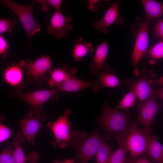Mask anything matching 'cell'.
Instances as JSON below:
<instances>
[{"label": "cell", "mask_w": 163, "mask_h": 163, "mask_svg": "<svg viewBox=\"0 0 163 163\" xmlns=\"http://www.w3.org/2000/svg\"><path fill=\"white\" fill-rule=\"evenodd\" d=\"M130 123L127 112L113 108L104 101L98 123L104 131L106 139H109L111 136L116 140L125 138Z\"/></svg>", "instance_id": "cell-1"}, {"label": "cell", "mask_w": 163, "mask_h": 163, "mask_svg": "<svg viewBox=\"0 0 163 163\" xmlns=\"http://www.w3.org/2000/svg\"><path fill=\"white\" fill-rule=\"evenodd\" d=\"M99 130L95 129L88 136L85 132L71 131L70 145L76 151L75 163H89L95 155L102 142L106 139L104 135L100 133Z\"/></svg>", "instance_id": "cell-2"}, {"label": "cell", "mask_w": 163, "mask_h": 163, "mask_svg": "<svg viewBox=\"0 0 163 163\" xmlns=\"http://www.w3.org/2000/svg\"><path fill=\"white\" fill-rule=\"evenodd\" d=\"M37 3L35 0L30 4L24 5L11 0H0V4L5 6L17 16L26 32L29 43L32 37L41 30L40 24L35 21L33 15V8Z\"/></svg>", "instance_id": "cell-3"}, {"label": "cell", "mask_w": 163, "mask_h": 163, "mask_svg": "<svg viewBox=\"0 0 163 163\" xmlns=\"http://www.w3.org/2000/svg\"><path fill=\"white\" fill-rule=\"evenodd\" d=\"M150 21L146 17H138L132 26V33L135 38L132 56V64L133 66L138 64L149 50Z\"/></svg>", "instance_id": "cell-4"}, {"label": "cell", "mask_w": 163, "mask_h": 163, "mask_svg": "<svg viewBox=\"0 0 163 163\" xmlns=\"http://www.w3.org/2000/svg\"><path fill=\"white\" fill-rule=\"evenodd\" d=\"M153 131L152 128L140 129L134 120L131 122L125 140L132 158H138L145 152Z\"/></svg>", "instance_id": "cell-5"}, {"label": "cell", "mask_w": 163, "mask_h": 163, "mask_svg": "<svg viewBox=\"0 0 163 163\" xmlns=\"http://www.w3.org/2000/svg\"><path fill=\"white\" fill-rule=\"evenodd\" d=\"M71 112V109L68 108L55 122H50L47 124L48 128L51 130L55 136V141L52 143L55 147L64 149L70 145L71 123L68 117Z\"/></svg>", "instance_id": "cell-6"}, {"label": "cell", "mask_w": 163, "mask_h": 163, "mask_svg": "<svg viewBox=\"0 0 163 163\" xmlns=\"http://www.w3.org/2000/svg\"><path fill=\"white\" fill-rule=\"evenodd\" d=\"M139 74L135 79H126L124 82L130 90L135 93L141 103L146 100L152 92V80L157 74L152 69H146L144 67Z\"/></svg>", "instance_id": "cell-7"}, {"label": "cell", "mask_w": 163, "mask_h": 163, "mask_svg": "<svg viewBox=\"0 0 163 163\" xmlns=\"http://www.w3.org/2000/svg\"><path fill=\"white\" fill-rule=\"evenodd\" d=\"M156 89L154 88L149 97L140 104L138 109V114L134 120L138 126L142 125L145 128H151L150 126L160 111L161 106L156 99Z\"/></svg>", "instance_id": "cell-8"}, {"label": "cell", "mask_w": 163, "mask_h": 163, "mask_svg": "<svg viewBox=\"0 0 163 163\" xmlns=\"http://www.w3.org/2000/svg\"><path fill=\"white\" fill-rule=\"evenodd\" d=\"M72 18L64 15L60 10H56L52 15L47 30L54 37L60 39L67 35L72 28Z\"/></svg>", "instance_id": "cell-9"}, {"label": "cell", "mask_w": 163, "mask_h": 163, "mask_svg": "<svg viewBox=\"0 0 163 163\" xmlns=\"http://www.w3.org/2000/svg\"><path fill=\"white\" fill-rule=\"evenodd\" d=\"M119 1H116L106 11L100 19L94 21L93 26L95 30L100 33L106 34L109 28L114 23L118 24L123 22V19L119 15Z\"/></svg>", "instance_id": "cell-10"}, {"label": "cell", "mask_w": 163, "mask_h": 163, "mask_svg": "<svg viewBox=\"0 0 163 163\" xmlns=\"http://www.w3.org/2000/svg\"><path fill=\"white\" fill-rule=\"evenodd\" d=\"M58 92L57 89L44 90L27 93L20 92L18 95L33 108L40 111L45 103L56 96Z\"/></svg>", "instance_id": "cell-11"}, {"label": "cell", "mask_w": 163, "mask_h": 163, "mask_svg": "<svg viewBox=\"0 0 163 163\" xmlns=\"http://www.w3.org/2000/svg\"><path fill=\"white\" fill-rule=\"evenodd\" d=\"M42 126L41 118L39 115L35 116L31 113L20 122V131L27 140L28 143L36 145L35 138Z\"/></svg>", "instance_id": "cell-12"}, {"label": "cell", "mask_w": 163, "mask_h": 163, "mask_svg": "<svg viewBox=\"0 0 163 163\" xmlns=\"http://www.w3.org/2000/svg\"><path fill=\"white\" fill-rule=\"evenodd\" d=\"M75 75H70L62 83L57 89L58 91L76 92L90 88L95 92L98 91L99 88L96 80H83L76 77Z\"/></svg>", "instance_id": "cell-13"}, {"label": "cell", "mask_w": 163, "mask_h": 163, "mask_svg": "<svg viewBox=\"0 0 163 163\" xmlns=\"http://www.w3.org/2000/svg\"><path fill=\"white\" fill-rule=\"evenodd\" d=\"M28 72L35 78L42 77L47 72L52 69L51 58L48 55H44L36 59L26 63L23 62Z\"/></svg>", "instance_id": "cell-14"}, {"label": "cell", "mask_w": 163, "mask_h": 163, "mask_svg": "<svg viewBox=\"0 0 163 163\" xmlns=\"http://www.w3.org/2000/svg\"><path fill=\"white\" fill-rule=\"evenodd\" d=\"M108 51L109 47L106 40L102 42L97 47L93 61L89 65L91 74H99L109 67L105 64Z\"/></svg>", "instance_id": "cell-15"}, {"label": "cell", "mask_w": 163, "mask_h": 163, "mask_svg": "<svg viewBox=\"0 0 163 163\" xmlns=\"http://www.w3.org/2000/svg\"><path fill=\"white\" fill-rule=\"evenodd\" d=\"M51 78L48 84L52 88L55 87L58 88L61 84L69 76L75 75L77 69L75 68H70L66 65H64L61 68H55L50 72Z\"/></svg>", "instance_id": "cell-16"}, {"label": "cell", "mask_w": 163, "mask_h": 163, "mask_svg": "<svg viewBox=\"0 0 163 163\" xmlns=\"http://www.w3.org/2000/svg\"><path fill=\"white\" fill-rule=\"evenodd\" d=\"M158 138L155 135L152 136L146 150V157L151 162L163 163V146L157 140Z\"/></svg>", "instance_id": "cell-17"}, {"label": "cell", "mask_w": 163, "mask_h": 163, "mask_svg": "<svg viewBox=\"0 0 163 163\" xmlns=\"http://www.w3.org/2000/svg\"><path fill=\"white\" fill-rule=\"evenodd\" d=\"M96 81L99 88H115L121 83V80L113 71L110 69V67L100 73Z\"/></svg>", "instance_id": "cell-18"}, {"label": "cell", "mask_w": 163, "mask_h": 163, "mask_svg": "<svg viewBox=\"0 0 163 163\" xmlns=\"http://www.w3.org/2000/svg\"><path fill=\"white\" fill-rule=\"evenodd\" d=\"M141 2L146 14V17L150 21L152 19L160 18L163 14L162 2L153 0H142Z\"/></svg>", "instance_id": "cell-19"}, {"label": "cell", "mask_w": 163, "mask_h": 163, "mask_svg": "<svg viewBox=\"0 0 163 163\" xmlns=\"http://www.w3.org/2000/svg\"><path fill=\"white\" fill-rule=\"evenodd\" d=\"M94 51L91 43L84 41L82 38H79L75 43L72 54L75 60L80 61L88 53Z\"/></svg>", "instance_id": "cell-20"}, {"label": "cell", "mask_w": 163, "mask_h": 163, "mask_svg": "<svg viewBox=\"0 0 163 163\" xmlns=\"http://www.w3.org/2000/svg\"><path fill=\"white\" fill-rule=\"evenodd\" d=\"M25 137L20 131L17 132L16 137L13 139L14 149L13 153L15 163H26L22 143Z\"/></svg>", "instance_id": "cell-21"}, {"label": "cell", "mask_w": 163, "mask_h": 163, "mask_svg": "<svg viewBox=\"0 0 163 163\" xmlns=\"http://www.w3.org/2000/svg\"><path fill=\"white\" fill-rule=\"evenodd\" d=\"M119 146L114 152H113L106 163H124L126 156L128 152L125 140V138L116 140Z\"/></svg>", "instance_id": "cell-22"}, {"label": "cell", "mask_w": 163, "mask_h": 163, "mask_svg": "<svg viewBox=\"0 0 163 163\" xmlns=\"http://www.w3.org/2000/svg\"><path fill=\"white\" fill-rule=\"evenodd\" d=\"M4 76L6 81L12 85H16L20 83L23 78L21 69L16 65L8 68L5 71Z\"/></svg>", "instance_id": "cell-23"}, {"label": "cell", "mask_w": 163, "mask_h": 163, "mask_svg": "<svg viewBox=\"0 0 163 163\" xmlns=\"http://www.w3.org/2000/svg\"><path fill=\"white\" fill-rule=\"evenodd\" d=\"M113 152L111 146L104 140L95 155L96 163H106Z\"/></svg>", "instance_id": "cell-24"}, {"label": "cell", "mask_w": 163, "mask_h": 163, "mask_svg": "<svg viewBox=\"0 0 163 163\" xmlns=\"http://www.w3.org/2000/svg\"><path fill=\"white\" fill-rule=\"evenodd\" d=\"M136 98L135 93L133 91L130 90L124 96L117 106V108L123 110L124 111L127 112V110L135 104Z\"/></svg>", "instance_id": "cell-25"}, {"label": "cell", "mask_w": 163, "mask_h": 163, "mask_svg": "<svg viewBox=\"0 0 163 163\" xmlns=\"http://www.w3.org/2000/svg\"><path fill=\"white\" fill-rule=\"evenodd\" d=\"M147 52L148 57L151 59L150 63H154L155 61L162 58L163 41L159 40L148 50Z\"/></svg>", "instance_id": "cell-26"}, {"label": "cell", "mask_w": 163, "mask_h": 163, "mask_svg": "<svg viewBox=\"0 0 163 163\" xmlns=\"http://www.w3.org/2000/svg\"><path fill=\"white\" fill-rule=\"evenodd\" d=\"M16 23V21L14 19H0V34L11 32Z\"/></svg>", "instance_id": "cell-27"}, {"label": "cell", "mask_w": 163, "mask_h": 163, "mask_svg": "<svg viewBox=\"0 0 163 163\" xmlns=\"http://www.w3.org/2000/svg\"><path fill=\"white\" fill-rule=\"evenodd\" d=\"M0 163H15L11 146L8 145L0 152Z\"/></svg>", "instance_id": "cell-28"}, {"label": "cell", "mask_w": 163, "mask_h": 163, "mask_svg": "<svg viewBox=\"0 0 163 163\" xmlns=\"http://www.w3.org/2000/svg\"><path fill=\"white\" fill-rule=\"evenodd\" d=\"M12 133L11 130L8 127L0 123V143L8 139Z\"/></svg>", "instance_id": "cell-29"}, {"label": "cell", "mask_w": 163, "mask_h": 163, "mask_svg": "<svg viewBox=\"0 0 163 163\" xmlns=\"http://www.w3.org/2000/svg\"><path fill=\"white\" fill-rule=\"evenodd\" d=\"M155 32L157 37L159 40H163V20L160 18L156 24Z\"/></svg>", "instance_id": "cell-30"}, {"label": "cell", "mask_w": 163, "mask_h": 163, "mask_svg": "<svg viewBox=\"0 0 163 163\" xmlns=\"http://www.w3.org/2000/svg\"><path fill=\"white\" fill-rule=\"evenodd\" d=\"M10 46L5 38L0 34V55H3L8 50Z\"/></svg>", "instance_id": "cell-31"}, {"label": "cell", "mask_w": 163, "mask_h": 163, "mask_svg": "<svg viewBox=\"0 0 163 163\" xmlns=\"http://www.w3.org/2000/svg\"><path fill=\"white\" fill-rule=\"evenodd\" d=\"M126 162L127 163H152L145 155L134 158L127 159Z\"/></svg>", "instance_id": "cell-32"}, {"label": "cell", "mask_w": 163, "mask_h": 163, "mask_svg": "<svg viewBox=\"0 0 163 163\" xmlns=\"http://www.w3.org/2000/svg\"><path fill=\"white\" fill-rule=\"evenodd\" d=\"M39 158V155L38 153L36 152H32L26 158V162L30 163H36Z\"/></svg>", "instance_id": "cell-33"}, {"label": "cell", "mask_w": 163, "mask_h": 163, "mask_svg": "<svg viewBox=\"0 0 163 163\" xmlns=\"http://www.w3.org/2000/svg\"><path fill=\"white\" fill-rule=\"evenodd\" d=\"M46 1L49 6H52L56 10H60L62 2V0H46Z\"/></svg>", "instance_id": "cell-34"}, {"label": "cell", "mask_w": 163, "mask_h": 163, "mask_svg": "<svg viewBox=\"0 0 163 163\" xmlns=\"http://www.w3.org/2000/svg\"><path fill=\"white\" fill-rule=\"evenodd\" d=\"M98 0H89L88 4L89 9L93 12H95L97 9V3L99 2Z\"/></svg>", "instance_id": "cell-35"}, {"label": "cell", "mask_w": 163, "mask_h": 163, "mask_svg": "<svg viewBox=\"0 0 163 163\" xmlns=\"http://www.w3.org/2000/svg\"><path fill=\"white\" fill-rule=\"evenodd\" d=\"M163 76L157 79H153L152 80V84L156 86H163Z\"/></svg>", "instance_id": "cell-36"}, {"label": "cell", "mask_w": 163, "mask_h": 163, "mask_svg": "<svg viewBox=\"0 0 163 163\" xmlns=\"http://www.w3.org/2000/svg\"><path fill=\"white\" fill-rule=\"evenodd\" d=\"M75 158H67L62 161L55 160L53 161V163H75Z\"/></svg>", "instance_id": "cell-37"}, {"label": "cell", "mask_w": 163, "mask_h": 163, "mask_svg": "<svg viewBox=\"0 0 163 163\" xmlns=\"http://www.w3.org/2000/svg\"><path fill=\"white\" fill-rule=\"evenodd\" d=\"M163 88L162 87H161L159 89H156V96L163 99Z\"/></svg>", "instance_id": "cell-38"}, {"label": "cell", "mask_w": 163, "mask_h": 163, "mask_svg": "<svg viewBox=\"0 0 163 163\" xmlns=\"http://www.w3.org/2000/svg\"><path fill=\"white\" fill-rule=\"evenodd\" d=\"M124 163H127L126 162H125Z\"/></svg>", "instance_id": "cell-39"}]
</instances>
